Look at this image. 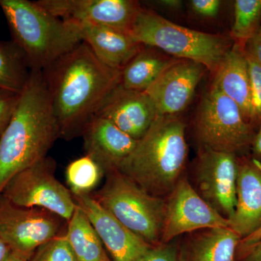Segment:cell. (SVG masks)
I'll use <instances>...</instances> for the list:
<instances>
[{
    "label": "cell",
    "instance_id": "29",
    "mask_svg": "<svg viewBox=\"0 0 261 261\" xmlns=\"http://www.w3.org/2000/svg\"><path fill=\"white\" fill-rule=\"evenodd\" d=\"M190 6L194 13L203 18H214L221 10L222 2L220 0H192Z\"/></svg>",
    "mask_w": 261,
    "mask_h": 261
},
{
    "label": "cell",
    "instance_id": "16",
    "mask_svg": "<svg viewBox=\"0 0 261 261\" xmlns=\"http://www.w3.org/2000/svg\"><path fill=\"white\" fill-rule=\"evenodd\" d=\"M82 137L86 154L100 166L105 175L119 169L139 142L112 122L98 116L89 122Z\"/></svg>",
    "mask_w": 261,
    "mask_h": 261
},
{
    "label": "cell",
    "instance_id": "5",
    "mask_svg": "<svg viewBox=\"0 0 261 261\" xmlns=\"http://www.w3.org/2000/svg\"><path fill=\"white\" fill-rule=\"evenodd\" d=\"M130 34L142 45L156 48L177 59L200 63L212 73L233 45L231 37L186 28L142 7Z\"/></svg>",
    "mask_w": 261,
    "mask_h": 261
},
{
    "label": "cell",
    "instance_id": "35",
    "mask_svg": "<svg viewBox=\"0 0 261 261\" xmlns=\"http://www.w3.org/2000/svg\"><path fill=\"white\" fill-rule=\"evenodd\" d=\"M156 4L168 10H180L182 6V2L179 0H161L156 2Z\"/></svg>",
    "mask_w": 261,
    "mask_h": 261
},
{
    "label": "cell",
    "instance_id": "1",
    "mask_svg": "<svg viewBox=\"0 0 261 261\" xmlns=\"http://www.w3.org/2000/svg\"><path fill=\"white\" fill-rule=\"evenodd\" d=\"M61 138L82 136L108 96L121 71L110 68L82 42L42 70Z\"/></svg>",
    "mask_w": 261,
    "mask_h": 261
},
{
    "label": "cell",
    "instance_id": "8",
    "mask_svg": "<svg viewBox=\"0 0 261 261\" xmlns=\"http://www.w3.org/2000/svg\"><path fill=\"white\" fill-rule=\"evenodd\" d=\"M56 162L46 157L15 174L1 195L25 208H41L69 221L76 208L73 194L56 177Z\"/></svg>",
    "mask_w": 261,
    "mask_h": 261
},
{
    "label": "cell",
    "instance_id": "10",
    "mask_svg": "<svg viewBox=\"0 0 261 261\" xmlns=\"http://www.w3.org/2000/svg\"><path fill=\"white\" fill-rule=\"evenodd\" d=\"M238 170L237 154L205 147L201 149L194 169L195 191L228 221L236 209Z\"/></svg>",
    "mask_w": 261,
    "mask_h": 261
},
{
    "label": "cell",
    "instance_id": "22",
    "mask_svg": "<svg viewBox=\"0 0 261 261\" xmlns=\"http://www.w3.org/2000/svg\"><path fill=\"white\" fill-rule=\"evenodd\" d=\"M66 235L77 261H112L94 228L78 206L68 222Z\"/></svg>",
    "mask_w": 261,
    "mask_h": 261
},
{
    "label": "cell",
    "instance_id": "21",
    "mask_svg": "<svg viewBox=\"0 0 261 261\" xmlns=\"http://www.w3.org/2000/svg\"><path fill=\"white\" fill-rule=\"evenodd\" d=\"M240 240L229 227L200 230L190 241L187 261H235Z\"/></svg>",
    "mask_w": 261,
    "mask_h": 261
},
{
    "label": "cell",
    "instance_id": "37",
    "mask_svg": "<svg viewBox=\"0 0 261 261\" xmlns=\"http://www.w3.org/2000/svg\"><path fill=\"white\" fill-rule=\"evenodd\" d=\"M30 259L17 252L11 251L4 261H29Z\"/></svg>",
    "mask_w": 261,
    "mask_h": 261
},
{
    "label": "cell",
    "instance_id": "23",
    "mask_svg": "<svg viewBox=\"0 0 261 261\" xmlns=\"http://www.w3.org/2000/svg\"><path fill=\"white\" fill-rule=\"evenodd\" d=\"M31 70L25 54L13 41L0 42V92L20 94Z\"/></svg>",
    "mask_w": 261,
    "mask_h": 261
},
{
    "label": "cell",
    "instance_id": "19",
    "mask_svg": "<svg viewBox=\"0 0 261 261\" xmlns=\"http://www.w3.org/2000/svg\"><path fill=\"white\" fill-rule=\"evenodd\" d=\"M213 84L238 105L245 119L253 126L251 84L244 47L233 44L215 72Z\"/></svg>",
    "mask_w": 261,
    "mask_h": 261
},
{
    "label": "cell",
    "instance_id": "14",
    "mask_svg": "<svg viewBox=\"0 0 261 261\" xmlns=\"http://www.w3.org/2000/svg\"><path fill=\"white\" fill-rule=\"evenodd\" d=\"M207 70L200 63L187 60H178L163 70L145 91L158 116L177 115L186 109Z\"/></svg>",
    "mask_w": 261,
    "mask_h": 261
},
{
    "label": "cell",
    "instance_id": "7",
    "mask_svg": "<svg viewBox=\"0 0 261 261\" xmlns=\"http://www.w3.org/2000/svg\"><path fill=\"white\" fill-rule=\"evenodd\" d=\"M195 130L202 147L235 154L251 148L255 135L238 105L214 84L201 99Z\"/></svg>",
    "mask_w": 261,
    "mask_h": 261
},
{
    "label": "cell",
    "instance_id": "36",
    "mask_svg": "<svg viewBox=\"0 0 261 261\" xmlns=\"http://www.w3.org/2000/svg\"><path fill=\"white\" fill-rule=\"evenodd\" d=\"M11 252L10 247L0 240V261H4Z\"/></svg>",
    "mask_w": 261,
    "mask_h": 261
},
{
    "label": "cell",
    "instance_id": "3",
    "mask_svg": "<svg viewBox=\"0 0 261 261\" xmlns=\"http://www.w3.org/2000/svg\"><path fill=\"white\" fill-rule=\"evenodd\" d=\"M186 124L177 115L158 116L118 171L150 195L168 196L188 158Z\"/></svg>",
    "mask_w": 261,
    "mask_h": 261
},
{
    "label": "cell",
    "instance_id": "9",
    "mask_svg": "<svg viewBox=\"0 0 261 261\" xmlns=\"http://www.w3.org/2000/svg\"><path fill=\"white\" fill-rule=\"evenodd\" d=\"M64 222L49 211L18 207L0 196V240L11 251L29 259L39 247L63 233Z\"/></svg>",
    "mask_w": 261,
    "mask_h": 261
},
{
    "label": "cell",
    "instance_id": "11",
    "mask_svg": "<svg viewBox=\"0 0 261 261\" xmlns=\"http://www.w3.org/2000/svg\"><path fill=\"white\" fill-rule=\"evenodd\" d=\"M161 243L185 233L206 228L229 227V221L209 205L182 176L166 200Z\"/></svg>",
    "mask_w": 261,
    "mask_h": 261
},
{
    "label": "cell",
    "instance_id": "20",
    "mask_svg": "<svg viewBox=\"0 0 261 261\" xmlns=\"http://www.w3.org/2000/svg\"><path fill=\"white\" fill-rule=\"evenodd\" d=\"M178 60L142 44L138 53L121 70L119 85L129 90L145 92L163 70Z\"/></svg>",
    "mask_w": 261,
    "mask_h": 261
},
{
    "label": "cell",
    "instance_id": "30",
    "mask_svg": "<svg viewBox=\"0 0 261 261\" xmlns=\"http://www.w3.org/2000/svg\"><path fill=\"white\" fill-rule=\"evenodd\" d=\"M143 261H177L173 247L161 243L150 249Z\"/></svg>",
    "mask_w": 261,
    "mask_h": 261
},
{
    "label": "cell",
    "instance_id": "34",
    "mask_svg": "<svg viewBox=\"0 0 261 261\" xmlns=\"http://www.w3.org/2000/svg\"><path fill=\"white\" fill-rule=\"evenodd\" d=\"M252 158L261 163V125L254 136L251 145Z\"/></svg>",
    "mask_w": 261,
    "mask_h": 261
},
{
    "label": "cell",
    "instance_id": "27",
    "mask_svg": "<svg viewBox=\"0 0 261 261\" xmlns=\"http://www.w3.org/2000/svg\"><path fill=\"white\" fill-rule=\"evenodd\" d=\"M248 63L253 108V125H261V65L245 53Z\"/></svg>",
    "mask_w": 261,
    "mask_h": 261
},
{
    "label": "cell",
    "instance_id": "18",
    "mask_svg": "<svg viewBox=\"0 0 261 261\" xmlns=\"http://www.w3.org/2000/svg\"><path fill=\"white\" fill-rule=\"evenodd\" d=\"M75 23L82 42L89 46L99 61L113 69L121 71L142 47L126 31L104 25Z\"/></svg>",
    "mask_w": 261,
    "mask_h": 261
},
{
    "label": "cell",
    "instance_id": "31",
    "mask_svg": "<svg viewBox=\"0 0 261 261\" xmlns=\"http://www.w3.org/2000/svg\"><path fill=\"white\" fill-rule=\"evenodd\" d=\"M245 53L261 65V27L244 48Z\"/></svg>",
    "mask_w": 261,
    "mask_h": 261
},
{
    "label": "cell",
    "instance_id": "15",
    "mask_svg": "<svg viewBox=\"0 0 261 261\" xmlns=\"http://www.w3.org/2000/svg\"><path fill=\"white\" fill-rule=\"evenodd\" d=\"M96 116L112 122L132 138L140 140L158 115L153 102L145 92L129 90L118 84Z\"/></svg>",
    "mask_w": 261,
    "mask_h": 261
},
{
    "label": "cell",
    "instance_id": "2",
    "mask_svg": "<svg viewBox=\"0 0 261 261\" xmlns=\"http://www.w3.org/2000/svg\"><path fill=\"white\" fill-rule=\"evenodd\" d=\"M60 137L42 70H32L0 137V195L13 176L47 157Z\"/></svg>",
    "mask_w": 261,
    "mask_h": 261
},
{
    "label": "cell",
    "instance_id": "6",
    "mask_svg": "<svg viewBox=\"0 0 261 261\" xmlns=\"http://www.w3.org/2000/svg\"><path fill=\"white\" fill-rule=\"evenodd\" d=\"M94 199L122 224L152 246L161 242L166 200L141 188L118 170L106 175Z\"/></svg>",
    "mask_w": 261,
    "mask_h": 261
},
{
    "label": "cell",
    "instance_id": "13",
    "mask_svg": "<svg viewBox=\"0 0 261 261\" xmlns=\"http://www.w3.org/2000/svg\"><path fill=\"white\" fill-rule=\"evenodd\" d=\"M113 261H143L152 245L104 208L91 194L73 195Z\"/></svg>",
    "mask_w": 261,
    "mask_h": 261
},
{
    "label": "cell",
    "instance_id": "28",
    "mask_svg": "<svg viewBox=\"0 0 261 261\" xmlns=\"http://www.w3.org/2000/svg\"><path fill=\"white\" fill-rule=\"evenodd\" d=\"M19 94L0 92V137L11 119Z\"/></svg>",
    "mask_w": 261,
    "mask_h": 261
},
{
    "label": "cell",
    "instance_id": "33",
    "mask_svg": "<svg viewBox=\"0 0 261 261\" xmlns=\"http://www.w3.org/2000/svg\"><path fill=\"white\" fill-rule=\"evenodd\" d=\"M242 261H261V240L241 255Z\"/></svg>",
    "mask_w": 261,
    "mask_h": 261
},
{
    "label": "cell",
    "instance_id": "32",
    "mask_svg": "<svg viewBox=\"0 0 261 261\" xmlns=\"http://www.w3.org/2000/svg\"><path fill=\"white\" fill-rule=\"evenodd\" d=\"M261 240V227L259 228L256 231H254L251 234L246 237V238L242 239L239 244L238 250H240V253H243L246 251L247 249L250 248L252 245H255L257 242Z\"/></svg>",
    "mask_w": 261,
    "mask_h": 261
},
{
    "label": "cell",
    "instance_id": "25",
    "mask_svg": "<svg viewBox=\"0 0 261 261\" xmlns=\"http://www.w3.org/2000/svg\"><path fill=\"white\" fill-rule=\"evenodd\" d=\"M104 176L100 166L87 154L70 162L65 171L67 183L73 195L90 194Z\"/></svg>",
    "mask_w": 261,
    "mask_h": 261
},
{
    "label": "cell",
    "instance_id": "4",
    "mask_svg": "<svg viewBox=\"0 0 261 261\" xmlns=\"http://www.w3.org/2000/svg\"><path fill=\"white\" fill-rule=\"evenodd\" d=\"M13 42L31 70H43L82 42L73 22L58 18L37 1L0 0Z\"/></svg>",
    "mask_w": 261,
    "mask_h": 261
},
{
    "label": "cell",
    "instance_id": "24",
    "mask_svg": "<svg viewBox=\"0 0 261 261\" xmlns=\"http://www.w3.org/2000/svg\"><path fill=\"white\" fill-rule=\"evenodd\" d=\"M261 27V0H236L230 37L234 44L245 48Z\"/></svg>",
    "mask_w": 261,
    "mask_h": 261
},
{
    "label": "cell",
    "instance_id": "12",
    "mask_svg": "<svg viewBox=\"0 0 261 261\" xmlns=\"http://www.w3.org/2000/svg\"><path fill=\"white\" fill-rule=\"evenodd\" d=\"M37 3L63 20L128 32L142 8L133 0H39Z\"/></svg>",
    "mask_w": 261,
    "mask_h": 261
},
{
    "label": "cell",
    "instance_id": "26",
    "mask_svg": "<svg viewBox=\"0 0 261 261\" xmlns=\"http://www.w3.org/2000/svg\"><path fill=\"white\" fill-rule=\"evenodd\" d=\"M29 261H77L66 232L42 245Z\"/></svg>",
    "mask_w": 261,
    "mask_h": 261
},
{
    "label": "cell",
    "instance_id": "17",
    "mask_svg": "<svg viewBox=\"0 0 261 261\" xmlns=\"http://www.w3.org/2000/svg\"><path fill=\"white\" fill-rule=\"evenodd\" d=\"M261 227V163L238 159L237 205L229 228L242 239Z\"/></svg>",
    "mask_w": 261,
    "mask_h": 261
}]
</instances>
